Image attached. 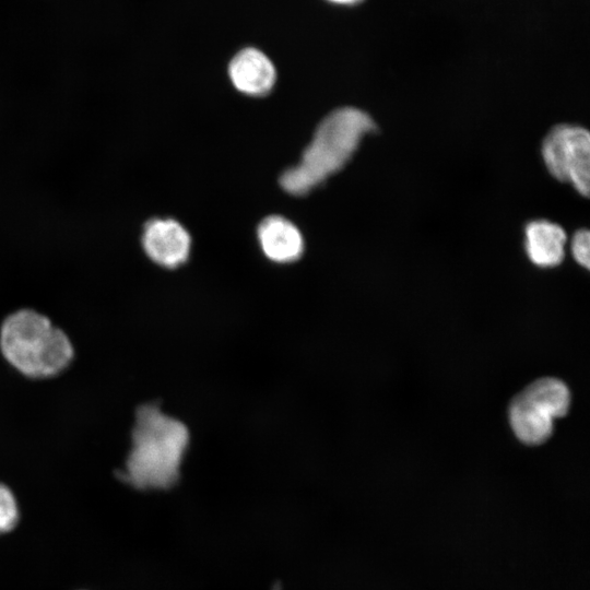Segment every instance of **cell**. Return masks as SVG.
Returning a JSON list of instances; mask_svg holds the SVG:
<instances>
[{
    "label": "cell",
    "instance_id": "6da1fadb",
    "mask_svg": "<svg viewBox=\"0 0 590 590\" xmlns=\"http://www.w3.org/2000/svg\"><path fill=\"white\" fill-rule=\"evenodd\" d=\"M131 437L121 477L141 489L174 485L189 441L185 424L163 413L156 403H146L137 410Z\"/></svg>",
    "mask_w": 590,
    "mask_h": 590
},
{
    "label": "cell",
    "instance_id": "7a4b0ae2",
    "mask_svg": "<svg viewBox=\"0 0 590 590\" xmlns=\"http://www.w3.org/2000/svg\"><path fill=\"white\" fill-rule=\"evenodd\" d=\"M375 129L371 117L358 108L334 109L316 128L299 163L282 173L279 178L281 187L293 196L309 193L342 169L363 137Z\"/></svg>",
    "mask_w": 590,
    "mask_h": 590
},
{
    "label": "cell",
    "instance_id": "3957f363",
    "mask_svg": "<svg viewBox=\"0 0 590 590\" xmlns=\"http://www.w3.org/2000/svg\"><path fill=\"white\" fill-rule=\"evenodd\" d=\"M0 349L15 369L31 378L56 376L68 367L74 354L67 334L32 309L17 310L4 319Z\"/></svg>",
    "mask_w": 590,
    "mask_h": 590
},
{
    "label": "cell",
    "instance_id": "277c9868",
    "mask_svg": "<svg viewBox=\"0 0 590 590\" xmlns=\"http://www.w3.org/2000/svg\"><path fill=\"white\" fill-rule=\"evenodd\" d=\"M570 404L567 386L556 378H541L519 392L509 406L510 425L524 444L539 445L551 436L553 421L564 416Z\"/></svg>",
    "mask_w": 590,
    "mask_h": 590
},
{
    "label": "cell",
    "instance_id": "5b68a950",
    "mask_svg": "<svg viewBox=\"0 0 590 590\" xmlns=\"http://www.w3.org/2000/svg\"><path fill=\"white\" fill-rule=\"evenodd\" d=\"M543 161L556 179L570 184L580 194L590 190V135L587 129L559 125L542 143Z\"/></svg>",
    "mask_w": 590,
    "mask_h": 590
},
{
    "label": "cell",
    "instance_id": "8992f818",
    "mask_svg": "<svg viewBox=\"0 0 590 590\" xmlns=\"http://www.w3.org/2000/svg\"><path fill=\"white\" fill-rule=\"evenodd\" d=\"M141 241L145 255L164 268L179 267L189 257L190 236L184 226L173 219L148 221Z\"/></svg>",
    "mask_w": 590,
    "mask_h": 590
},
{
    "label": "cell",
    "instance_id": "52a82bcc",
    "mask_svg": "<svg viewBox=\"0 0 590 590\" xmlns=\"http://www.w3.org/2000/svg\"><path fill=\"white\" fill-rule=\"evenodd\" d=\"M228 75L233 85L250 96L267 95L274 86L276 71L270 58L260 49H240L228 64Z\"/></svg>",
    "mask_w": 590,
    "mask_h": 590
},
{
    "label": "cell",
    "instance_id": "ba28073f",
    "mask_svg": "<svg viewBox=\"0 0 590 590\" xmlns=\"http://www.w3.org/2000/svg\"><path fill=\"white\" fill-rule=\"evenodd\" d=\"M258 238L264 255L274 262H293L304 250L299 229L280 215H271L261 221L258 226Z\"/></svg>",
    "mask_w": 590,
    "mask_h": 590
},
{
    "label": "cell",
    "instance_id": "9c48e42d",
    "mask_svg": "<svg viewBox=\"0 0 590 590\" xmlns=\"http://www.w3.org/2000/svg\"><path fill=\"white\" fill-rule=\"evenodd\" d=\"M524 248L532 263L539 267H555L564 258L566 233L557 224L535 220L524 228Z\"/></svg>",
    "mask_w": 590,
    "mask_h": 590
},
{
    "label": "cell",
    "instance_id": "30bf717a",
    "mask_svg": "<svg viewBox=\"0 0 590 590\" xmlns=\"http://www.w3.org/2000/svg\"><path fill=\"white\" fill-rule=\"evenodd\" d=\"M19 520V509L13 493L0 483V534L14 528Z\"/></svg>",
    "mask_w": 590,
    "mask_h": 590
},
{
    "label": "cell",
    "instance_id": "8fae6325",
    "mask_svg": "<svg viewBox=\"0 0 590 590\" xmlns=\"http://www.w3.org/2000/svg\"><path fill=\"white\" fill-rule=\"evenodd\" d=\"M590 235L587 229L577 231L571 240V252L575 260L583 268H589Z\"/></svg>",
    "mask_w": 590,
    "mask_h": 590
},
{
    "label": "cell",
    "instance_id": "7c38bea8",
    "mask_svg": "<svg viewBox=\"0 0 590 590\" xmlns=\"http://www.w3.org/2000/svg\"><path fill=\"white\" fill-rule=\"evenodd\" d=\"M329 3L337 5H355L361 3L363 0H326Z\"/></svg>",
    "mask_w": 590,
    "mask_h": 590
}]
</instances>
